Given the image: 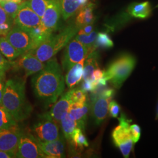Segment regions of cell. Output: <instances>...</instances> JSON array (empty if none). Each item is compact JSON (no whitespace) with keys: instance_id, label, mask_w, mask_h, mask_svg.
<instances>
[{"instance_id":"44dd1931","label":"cell","mask_w":158,"mask_h":158,"mask_svg":"<svg viewBox=\"0 0 158 158\" xmlns=\"http://www.w3.org/2000/svg\"><path fill=\"white\" fill-rule=\"evenodd\" d=\"M85 60L75 64L68 71L65 81L69 88H73L77 85L83 77Z\"/></svg>"},{"instance_id":"ffe728a7","label":"cell","mask_w":158,"mask_h":158,"mask_svg":"<svg viewBox=\"0 0 158 158\" xmlns=\"http://www.w3.org/2000/svg\"><path fill=\"white\" fill-rule=\"evenodd\" d=\"M151 6L149 1L133 2L128 6L127 12L131 17L136 18L145 19L151 14Z\"/></svg>"},{"instance_id":"ba28073f","label":"cell","mask_w":158,"mask_h":158,"mask_svg":"<svg viewBox=\"0 0 158 158\" xmlns=\"http://www.w3.org/2000/svg\"><path fill=\"white\" fill-rule=\"evenodd\" d=\"M66 46L62 60L64 71H68L75 64L85 60L90 53L94 51L89 49L75 38L70 40Z\"/></svg>"},{"instance_id":"4dcf8cb0","label":"cell","mask_w":158,"mask_h":158,"mask_svg":"<svg viewBox=\"0 0 158 158\" xmlns=\"http://www.w3.org/2000/svg\"><path fill=\"white\" fill-rule=\"evenodd\" d=\"M114 46L113 40L110 38L107 33L99 32L97 34L95 42L96 48H102L104 49L111 48Z\"/></svg>"},{"instance_id":"9a60e30c","label":"cell","mask_w":158,"mask_h":158,"mask_svg":"<svg viewBox=\"0 0 158 158\" xmlns=\"http://www.w3.org/2000/svg\"><path fill=\"white\" fill-rule=\"evenodd\" d=\"M112 97L97 96L92 100L90 106L91 115L96 125H99L105 119L108 113V106Z\"/></svg>"},{"instance_id":"3957f363","label":"cell","mask_w":158,"mask_h":158,"mask_svg":"<svg viewBox=\"0 0 158 158\" xmlns=\"http://www.w3.org/2000/svg\"><path fill=\"white\" fill-rule=\"evenodd\" d=\"M79 29L75 24L70 25L58 34L52 35L49 38L32 52L42 62H46L67 45L76 35Z\"/></svg>"},{"instance_id":"836d02e7","label":"cell","mask_w":158,"mask_h":158,"mask_svg":"<svg viewBox=\"0 0 158 158\" xmlns=\"http://www.w3.org/2000/svg\"><path fill=\"white\" fill-rule=\"evenodd\" d=\"M130 131L132 141L135 143L140 138L141 128L137 124L131 125L130 126Z\"/></svg>"},{"instance_id":"60d3db41","label":"cell","mask_w":158,"mask_h":158,"mask_svg":"<svg viewBox=\"0 0 158 158\" xmlns=\"http://www.w3.org/2000/svg\"><path fill=\"white\" fill-rule=\"evenodd\" d=\"M4 85H5L4 82L2 81H0V106H1V103H2V98L3 95Z\"/></svg>"},{"instance_id":"4fadbf2b","label":"cell","mask_w":158,"mask_h":158,"mask_svg":"<svg viewBox=\"0 0 158 158\" xmlns=\"http://www.w3.org/2000/svg\"><path fill=\"white\" fill-rule=\"evenodd\" d=\"M21 132V129L17 125L0 131V151L16 153Z\"/></svg>"},{"instance_id":"e0dca14e","label":"cell","mask_w":158,"mask_h":158,"mask_svg":"<svg viewBox=\"0 0 158 158\" xmlns=\"http://www.w3.org/2000/svg\"><path fill=\"white\" fill-rule=\"evenodd\" d=\"M90 110V105L87 102H74L70 104L68 113L74 119L77 128L85 131V121Z\"/></svg>"},{"instance_id":"5b68a950","label":"cell","mask_w":158,"mask_h":158,"mask_svg":"<svg viewBox=\"0 0 158 158\" xmlns=\"http://www.w3.org/2000/svg\"><path fill=\"white\" fill-rule=\"evenodd\" d=\"M119 125L112 132V138L115 145L120 149L123 155L125 158H128L133 147L130 131L131 120L127 119L124 114L118 118Z\"/></svg>"},{"instance_id":"f35d334b","label":"cell","mask_w":158,"mask_h":158,"mask_svg":"<svg viewBox=\"0 0 158 158\" xmlns=\"http://www.w3.org/2000/svg\"><path fill=\"white\" fill-rule=\"evenodd\" d=\"M93 31V24H90L79 29L78 34L89 35Z\"/></svg>"},{"instance_id":"8d00e7d4","label":"cell","mask_w":158,"mask_h":158,"mask_svg":"<svg viewBox=\"0 0 158 158\" xmlns=\"http://www.w3.org/2000/svg\"><path fill=\"white\" fill-rule=\"evenodd\" d=\"M96 89V85L93 83V81L87 80L84 81L81 84V86L80 89L83 91L85 93H87L88 91H93Z\"/></svg>"},{"instance_id":"6da1fadb","label":"cell","mask_w":158,"mask_h":158,"mask_svg":"<svg viewBox=\"0 0 158 158\" xmlns=\"http://www.w3.org/2000/svg\"><path fill=\"white\" fill-rule=\"evenodd\" d=\"M34 94L46 106L57 102L64 89L62 69L55 57L46 62L44 68L31 80Z\"/></svg>"},{"instance_id":"b9f144b4","label":"cell","mask_w":158,"mask_h":158,"mask_svg":"<svg viewBox=\"0 0 158 158\" xmlns=\"http://www.w3.org/2000/svg\"><path fill=\"white\" fill-rule=\"evenodd\" d=\"M6 1H12L17 2H19V3H21L23 0H6Z\"/></svg>"},{"instance_id":"f1b7e54d","label":"cell","mask_w":158,"mask_h":158,"mask_svg":"<svg viewBox=\"0 0 158 158\" xmlns=\"http://www.w3.org/2000/svg\"><path fill=\"white\" fill-rule=\"evenodd\" d=\"M50 1L51 0H28L26 2L29 6L42 18Z\"/></svg>"},{"instance_id":"ab89813d","label":"cell","mask_w":158,"mask_h":158,"mask_svg":"<svg viewBox=\"0 0 158 158\" xmlns=\"http://www.w3.org/2000/svg\"><path fill=\"white\" fill-rule=\"evenodd\" d=\"M16 158V153L0 151V158Z\"/></svg>"},{"instance_id":"d6986e66","label":"cell","mask_w":158,"mask_h":158,"mask_svg":"<svg viewBox=\"0 0 158 158\" xmlns=\"http://www.w3.org/2000/svg\"><path fill=\"white\" fill-rule=\"evenodd\" d=\"M96 5L93 2H89L80 11L76 17L75 25L77 28L80 29L85 25L93 24L96 19L94 10Z\"/></svg>"},{"instance_id":"1f68e13d","label":"cell","mask_w":158,"mask_h":158,"mask_svg":"<svg viewBox=\"0 0 158 158\" xmlns=\"http://www.w3.org/2000/svg\"><path fill=\"white\" fill-rule=\"evenodd\" d=\"M72 104L74 102H87V94L80 89H74L68 91Z\"/></svg>"},{"instance_id":"52a82bcc","label":"cell","mask_w":158,"mask_h":158,"mask_svg":"<svg viewBox=\"0 0 158 158\" xmlns=\"http://www.w3.org/2000/svg\"><path fill=\"white\" fill-rule=\"evenodd\" d=\"M16 158H46L40 148L36 138L28 130H21Z\"/></svg>"},{"instance_id":"7bdbcfd3","label":"cell","mask_w":158,"mask_h":158,"mask_svg":"<svg viewBox=\"0 0 158 158\" xmlns=\"http://www.w3.org/2000/svg\"><path fill=\"white\" fill-rule=\"evenodd\" d=\"M156 118H158V110H157V113H156Z\"/></svg>"},{"instance_id":"603a6c76","label":"cell","mask_w":158,"mask_h":158,"mask_svg":"<svg viewBox=\"0 0 158 158\" xmlns=\"http://www.w3.org/2000/svg\"><path fill=\"white\" fill-rule=\"evenodd\" d=\"M0 52L11 62H14L22 55L12 45L5 36L0 37Z\"/></svg>"},{"instance_id":"4316f807","label":"cell","mask_w":158,"mask_h":158,"mask_svg":"<svg viewBox=\"0 0 158 158\" xmlns=\"http://www.w3.org/2000/svg\"><path fill=\"white\" fill-rule=\"evenodd\" d=\"M17 122L2 106H0V131L17 126Z\"/></svg>"},{"instance_id":"cb8c5ba5","label":"cell","mask_w":158,"mask_h":158,"mask_svg":"<svg viewBox=\"0 0 158 158\" xmlns=\"http://www.w3.org/2000/svg\"><path fill=\"white\" fill-rule=\"evenodd\" d=\"M69 146L81 152L84 147H89V143L82 130L76 128L74 130L70 139L69 141Z\"/></svg>"},{"instance_id":"e575fe53","label":"cell","mask_w":158,"mask_h":158,"mask_svg":"<svg viewBox=\"0 0 158 158\" xmlns=\"http://www.w3.org/2000/svg\"><path fill=\"white\" fill-rule=\"evenodd\" d=\"M119 110L120 107L117 102L114 100L110 102L108 106V112L111 117L113 118H117L119 113Z\"/></svg>"},{"instance_id":"f546056e","label":"cell","mask_w":158,"mask_h":158,"mask_svg":"<svg viewBox=\"0 0 158 158\" xmlns=\"http://www.w3.org/2000/svg\"><path fill=\"white\" fill-rule=\"evenodd\" d=\"M21 3L12 1L0 0V6L4 9L6 14L14 19L15 17L19 7Z\"/></svg>"},{"instance_id":"d590c367","label":"cell","mask_w":158,"mask_h":158,"mask_svg":"<svg viewBox=\"0 0 158 158\" xmlns=\"http://www.w3.org/2000/svg\"><path fill=\"white\" fill-rule=\"evenodd\" d=\"M14 26V20L0 25V36H6Z\"/></svg>"},{"instance_id":"7c38bea8","label":"cell","mask_w":158,"mask_h":158,"mask_svg":"<svg viewBox=\"0 0 158 158\" xmlns=\"http://www.w3.org/2000/svg\"><path fill=\"white\" fill-rule=\"evenodd\" d=\"M60 15L62 13L60 0H51L41 18V24L52 33L57 28Z\"/></svg>"},{"instance_id":"2e32d148","label":"cell","mask_w":158,"mask_h":158,"mask_svg":"<svg viewBox=\"0 0 158 158\" xmlns=\"http://www.w3.org/2000/svg\"><path fill=\"white\" fill-rule=\"evenodd\" d=\"M71 104L72 102L68 91L63 94L58 102H55L49 112L45 114L60 127V121L63 117L68 114Z\"/></svg>"},{"instance_id":"74e56055","label":"cell","mask_w":158,"mask_h":158,"mask_svg":"<svg viewBox=\"0 0 158 158\" xmlns=\"http://www.w3.org/2000/svg\"><path fill=\"white\" fill-rule=\"evenodd\" d=\"M14 20L11 17H10L4 9L0 6V25L8 22L10 21Z\"/></svg>"},{"instance_id":"8992f818","label":"cell","mask_w":158,"mask_h":158,"mask_svg":"<svg viewBox=\"0 0 158 158\" xmlns=\"http://www.w3.org/2000/svg\"><path fill=\"white\" fill-rule=\"evenodd\" d=\"M31 131L34 136L42 142L52 141L60 136L59 125L45 113L40 115L39 120L33 125Z\"/></svg>"},{"instance_id":"7402d4cb","label":"cell","mask_w":158,"mask_h":158,"mask_svg":"<svg viewBox=\"0 0 158 158\" xmlns=\"http://www.w3.org/2000/svg\"><path fill=\"white\" fill-rule=\"evenodd\" d=\"M98 59V53L96 51H94L90 53L85 59L83 74V81H91L92 75L94 71L96 69L99 68Z\"/></svg>"},{"instance_id":"277c9868","label":"cell","mask_w":158,"mask_h":158,"mask_svg":"<svg viewBox=\"0 0 158 158\" xmlns=\"http://www.w3.org/2000/svg\"><path fill=\"white\" fill-rule=\"evenodd\" d=\"M136 64L135 57L130 53H123L115 59L104 71L103 77L116 89H119L130 76Z\"/></svg>"},{"instance_id":"ac0fdd59","label":"cell","mask_w":158,"mask_h":158,"mask_svg":"<svg viewBox=\"0 0 158 158\" xmlns=\"http://www.w3.org/2000/svg\"><path fill=\"white\" fill-rule=\"evenodd\" d=\"M89 2V0H60L63 18L64 20H68Z\"/></svg>"},{"instance_id":"d4e9b609","label":"cell","mask_w":158,"mask_h":158,"mask_svg":"<svg viewBox=\"0 0 158 158\" xmlns=\"http://www.w3.org/2000/svg\"><path fill=\"white\" fill-rule=\"evenodd\" d=\"M29 31L34 38L36 48L52 35V33L46 29L41 23Z\"/></svg>"},{"instance_id":"484cf974","label":"cell","mask_w":158,"mask_h":158,"mask_svg":"<svg viewBox=\"0 0 158 158\" xmlns=\"http://www.w3.org/2000/svg\"><path fill=\"white\" fill-rule=\"evenodd\" d=\"M60 126L62 130L63 135L68 141L70 139L74 130L77 128L76 121L70 117L69 113L66 114L62 119Z\"/></svg>"},{"instance_id":"8fae6325","label":"cell","mask_w":158,"mask_h":158,"mask_svg":"<svg viewBox=\"0 0 158 158\" xmlns=\"http://www.w3.org/2000/svg\"><path fill=\"white\" fill-rule=\"evenodd\" d=\"M41 23V18L29 6L26 1L21 2L14 18V25L30 30Z\"/></svg>"},{"instance_id":"5bb4252c","label":"cell","mask_w":158,"mask_h":158,"mask_svg":"<svg viewBox=\"0 0 158 158\" xmlns=\"http://www.w3.org/2000/svg\"><path fill=\"white\" fill-rule=\"evenodd\" d=\"M64 136L60 134L56 140L49 142H42L38 140L40 148L46 156V158H62L66 157Z\"/></svg>"},{"instance_id":"7a4b0ae2","label":"cell","mask_w":158,"mask_h":158,"mask_svg":"<svg viewBox=\"0 0 158 158\" xmlns=\"http://www.w3.org/2000/svg\"><path fill=\"white\" fill-rule=\"evenodd\" d=\"M25 82V79H10L4 85L1 106L17 122L28 118L33 110L27 98Z\"/></svg>"},{"instance_id":"ee69618b","label":"cell","mask_w":158,"mask_h":158,"mask_svg":"<svg viewBox=\"0 0 158 158\" xmlns=\"http://www.w3.org/2000/svg\"></svg>"},{"instance_id":"30bf717a","label":"cell","mask_w":158,"mask_h":158,"mask_svg":"<svg viewBox=\"0 0 158 158\" xmlns=\"http://www.w3.org/2000/svg\"><path fill=\"white\" fill-rule=\"evenodd\" d=\"M45 64L41 62L34 53L29 51L21 55L12 62V67L16 71H21L25 77L39 72Z\"/></svg>"},{"instance_id":"83f0119b","label":"cell","mask_w":158,"mask_h":158,"mask_svg":"<svg viewBox=\"0 0 158 158\" xmlns=\"http://www.w3.org/2000/svg\"><path fill=\"white\" fill-rule=\"evenodd\" d=\"M97 34L95 31H93L89 35L79 34L76 36L75 39L79 40L82 44L92 51H96L95 42Z\"/></svg>"},{"instance_id":"9c48e42d","label":"cell","mask_w":158,"mask_h":158,"mask_svg":"<svg viewBox=\"0 0 158 158\" xmlns=\"http://www.w3.org/2000/svg\"><path fill=\"white\" fill-rule=\"evenodd\" d=\"M5 37L21 54L33 51L36 48L30 31L21 28L17 25H14Z\"/></svg>"},{"instance_id":"d6a6232c","label":"cell","mask_w":158,"mask_h":158,"mask_svg":"<svg viewBox=\"0 0 158 158\" xmlns=\"http://www.w3.org/2000/svg\"><path fill=\"white\" fill-rule=\"evenodd\" d=\"M12 67V62L8 60L0 52V81H4L6 79V73Z\"/></svg>"}]
</instances>
